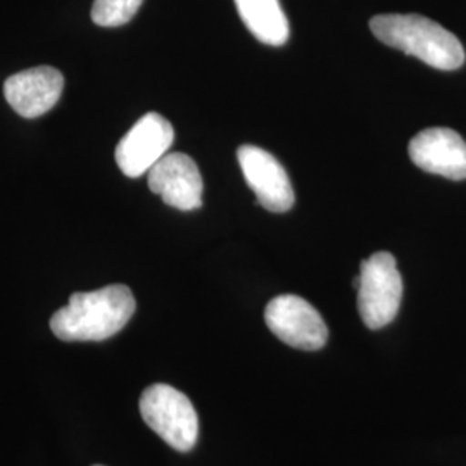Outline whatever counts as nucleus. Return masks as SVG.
Returning <instances> with one entry per match:
<instances>
[{
	"label": "nucleus",
	"instance_id": "obj_6",
	"mask_svg": "<svg viewBox=\"0 0 466 466\" xmlns=\"http://www.w3.org/2000/svg\"><path fill=\"white\" fill-rule=\"evenodd\" d=\"M175 132L167 117L157 113L140 117L117 144V167L130 178L149 173L167 156Z\"/></svg>",
	"mask_w": 466,
	"mask_h": 466
},
{
	"label": "nucleus",
	"instance_id": "obj_13",
	"mask_svg": "<svg viewBox=\"0 0 466 466\" xmlns=\"http://www.w3.org/2000/svg\"><path fill=\"white\" fill-rule=\"evenodd\" d=\"M96 466H102V465H96Z\"/></svg>",
	"mask_w": 466,
	"mask_h": 466
},
{
	"label": "nucleus",
	"instance_id": "obj_7",
	"mask_svg": "<svg viewBox=\"0 0 466 466\" xmlns=\"http://www.w3.org/2000/svg\"><path fill=\"white\" fill-rule=\"evenodd\" d=\"M237 159L258 202L271 213H285L294 206V188L280 161L268 150L242 146Z\"/></svg>",
	"mask_w": 466,
	"mask_h": 466
},
{
	"label": "nucleus",
	"instance_id": "obj_10",
	"mask_svg": "<svg viewBox=\"0 0 466 466\" xmlns=\"http://www.w3.org/2000/svg\"><path fill=\"white\" fill-rule=\"evenodd\" d=\"M411 161L427 173L466 180L465 138L451 128H427L410 142Z\"/></svg>",
	"mask_w": 466,
	"mask_h": 466
},
{
	"label": "nucleus",
	"instance_id": "obj_11",
	"mask_svg": "<svg viewBox=\"0 0 466 466\" xmlns=\"http://www.w3.org/2000/svg\"><path fill=\"white\" fill-rule=\"evenodd\" d=\"M240 19L259 42L280 47L290 35L289 19L279 0H235Z\"/></svg>",
	"mask_w": 466,
	"mask_h": 466
},
{
	"label": "nucleus",
	"instance_id": "obj_8",
	"mask_svg": "<svg viewBox=\"0 0 466 466\" xmlns=\"http://www.w3.org/2000/svg\"><path fill=\"white\" fill-rule=\"evenodd\" d=\"M149 188L167 206L180 211H194L202 206V177L196 161L182 154H167L147 173Z\"/></svg>",
	"mask_w": 466,
	"mask_h": 466
},
{
	"label": "nucleus",
	"instance_id": "obj_5",
	"mask_svg": "<svg viewBox=\"0 0 466 466\" xmlns=\"http://www.w3.org/2000/svg\"><path fill=\"white\" fill-rule=\"evenodd\" d=\"M265 319L268 329L290 348L318 350L327 344V323L317 309L299 296L285 294L269 300Z\"/></svg>",
	"mask_w": 466,
	"mask_h": 466
},
{
	"label": "nucleus",
	"instance_id": "obj_4",
	"mask_svg": "<svg viewBox=\"0 0 466 466\" xmlns=\"http://www.w3.org/2000/svg\"><path fill=\"white\" fill-rule=\"evenodd\" d=\"M358 309L368 329L379 330L398 317L402 279L390 252H375L361 263Z\"/></svg>",
	"mask_w": 466,
	"mask_h": 466
},
{
	"label": "nucleus",
	"instance_id": "obj_2",
	"mask_svg": "<svg viewBox=\"0 0 466 466\" xmlns=\"http://www.w3.org/2000/svg\"><path fill=\"white\" fill-rule=\"evenodd\" d=\"M373 35L392 49L415 56L425 65L454 71L465 63V49L456 35L420 15H380L371 17Z\"/></svg>",
	"mask_w": 466,
	"mask_h": 466
},
{
	"label": "nucleus",
	"instance_id": "obj_12",
	"mask_svg": "<svg viewBox=\"0 0 466 466\" xmlns=\"http://www.w3.org/2000/svg\"><path fill=\"white\" fill-rule=\"evenodd\" d=\"M144 0H96L92 21L104 28L123 26L138 13Z\"/></svg>",
	"mask_w": 466,
	"mask_h": 466
},
{
	"label": "nucleus",
	"instance_id": "obj_3",
	"mask_svg": "<svg viewBox=\"0 0 466 466\" xmlns=\"http://www.w3.org/2000/svg\"><path fill=\"white\" fill-rule=\"evenodd\" d=\"M140 413L150 431L173 450L187 452L198 442L199 418L184 392L167 383H154L140 398Z\"/></svg>",
	"mask_w": 466,
	"mask_h": 466
},
{
	"label": "nucleus",
	"instance_id": "obj_1",
	"mask_svg": "<svg viewBox=\"0 0 466 466\" xmlns=\"http://www.w3.org/2000/svg\"><path fill=\"white\" fill-rule=\"evenodd\" d=\"M134 294L127 285L76 292L50 318V330L65 342H100L121 332L134 317Z\"/></svg>",
	"mask_w": 466,
	"mask_h": 466
},
{
	"label": "nucleus",
	"instance_id": "obj_9",
	"mask_svg": "<svg viewBox=\"0 0 466 466\" xmlns=\"http://www.w3.org/2000/svg\"><path fill=\"white\" fill-rule=\"evenodd\" d=\"M65 88V76L59 69L38 66L19 71L4 84V96L19 116H42L57 104Z\"/></svg>",
	"mask_w": 466,
	"mask_h": 466
}]
</instances>
